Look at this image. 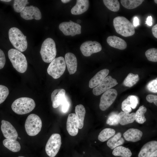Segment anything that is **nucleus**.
Wrapping results in <instances>:
<instances>
[{
  "instance_id": "1",
  "label": "nucleus",
  "mask_w": 157,
  "mask_h": 157,
  "mask_svg": "<svg viewBox=\"0 0 157 157\" xmlns=\"http://www.w3.org/2000/svg\"><path fill=\"white\" fill-rule=\"evenodd\" d=\"M113 24L116 32L124 37L130 36L135 33V28L133 24L124 17H115L113 19Z\"/></svg>"
},
{
  "instance_id": "2",
  "label": "nucleus",
  "mask_w": 157,
  "mask_h": 157,
  "mask_svg": "<svg viewBox=\"0 0 157 157\" xmlns=\"http://www.w3.org/2000/svg\"><path fill=\"white\" fill-rule=\"evenodd\" d=\"M8 36L11 43L17 50L22 52L26 49V37L19 29L15 27L11 28L8 31Z\"/></svg>"
},
{
  "instance_id": "3",
  "label": "nucleus",
  "mask_w": 157,
  "mask_h": 157,
  "mask_svg": "<svg viewBox=\"0 0 157 157\" xmlns=\"http://www.w3.org/2000/svg\"><path fill=\"white\" fill-rule=\"evenodd\" d=\"M35 103L32 99L22 97L16 99L12 103L11 108L13 111L18 115L28 113L35 108Z\"/></svg>"
},
{
  "instance_id": "4",
  "label": "nucleus",
  "mask_w": 157,
  "mask_h": 157,
  "mask_svg": "<svg viewBox=\"0 0 157 157\" xmlns=\"http://www.w3.org/2000/svg\"><path fill=\"white\" fill-rule=\"evenodd\" d=\"M8 55L13 67L17 71L22 73L26 71L27 62L23 54L17 49H11L8 51Z\"/></svg>"
},
{
  "instance_id": "5",
  "label": "nucleus",
  "mask_w": 157,
  "mask_h": 157,
  "mask_svg": "<svg viewBox=\"0 0 157 157\" xmlns=\"http://www.w3.org/2000/svg\"><path fill=\"white\" fill-rule=\"evenodd\" d=\"M40 53L43 60L45 63H51L56 55V44L51 38L46 39L42 43Z\"/></svg>"
},
{
  "instance_id": "6",
  "label": "nucleus",
  "mask_w": 157,
  "mask_h": 157,
  "mask_svg": "<svg viewBox=\"0 0 157 157\" xmlns=\"http://www.w3.org/2000/svg\"><path fill=\"white\" fill-rule=\"evenodd\" d=\"M42 126V122L40 117L35 114H31L26 119L25 128L28 135L34 136L40 132Z\"/></svg>"
},
{
  "instance_id": "7",
  "label": "nucleus",
  "mask_w": 157,
  "mask_h": 157,
  "mask_svg": "<svg viewBox=\"0 0 157 157\" xmlns=\"http://www.w3.org/2000/svg\"><path fill=\"white\" fill-rule=\"evenodd\" d=\"M66 66L65 59L63 57L55 58L49 65L47 72L53 78H58L64 72Z\"/></svg>"
},
{
  "instance_id": "8",
  "label": "nucleus",
  "mask_w": 157,
  "mask_h": 157,
  "mask_svg": "<svg viewBox=\"0 0 157 157\" xmlns=\"http://www.w3.org/2000/svg\"><path fill=\"white\" fill-rule=\"evenodd\" d=\"M60 135L57 133L51 135L48 140L46 146L45 151L50 157H54L58 153L61 144Z\"/></svg>"
},
{
  "instance_id": "9",
  "label": "nucleus",
  "mask_w": 157,
  "mask_h": 157,
  "mask_svg": "<svg viewBox=\"0 0 157 157\" xmlns=\"http://www.w3.org/2000/svg\"><path fill=\"white\" fill-rule=\"evenodd\" d=\"M117 95V90L114 89H110L104 92L100 99V109L104 111L108 108L114 102Z\"/></svg>"
},
{
  "instance_id": "10",
  "label": "nucleus",
  "mask_w": 157,
  "mask_h": 157,
  "mask_svg": "<svg viewBox=\"0 0 157 157\" xmlns=\"http://www.w3.org/2000/svg\"><path fill=\"white\" fill-rule=\"evenodd\" d=\"M60 30L65 35L73 36L81 33V26L70 20L69 22H63L59 25Z\"/></svg>"
},
{
  "instance_id": "11",
  "label": "nucleus",
  "mask_w": 157,
  "mask_h": 157,
  "mask_svg": "<svg viewBox=\"0 0 157 157\" xmlns=\"http://www.w3.org/2000/svg\"><path fill=\"white\" fill-rule=\"evenodd\" d=\"M118 84L115 79L110 76H108L100 84L93 88V93L95 95H99Z\"/></svg>"
},
{
  "instance_id": "12",
  "label": "nucleus",
  "mask_w": 157,
  "mask_h": 157,
  "mask_svg": "<svg viewBox=\"0 0 157 157\" xmlns=\"http://www.w3.org/2000/svg\"><path fill=\"white\" fill-rule=\"evenodd\" d=\"M80 49L84 56L88 57L100 51L102 47L100 44L96 41H87L81 44Z\"/></svg>"
},
{
  "instance_id": "13",
  "label": "nucleus",
  "mask_w": 157,
  "mask_h": 157,
  "mask_svg": "<svg viewBox=\"0 0 157 157\" xmlns=\"http://www.w3.org/2000/svg\"><path fill=\"white\" fill-rule=\"evenodd\" d=\"M21 17L27 20L35 19L37 20L40 19L42 15L39 9L37 7L33 6H26L20 12Z\"/></svg>"
},
{
  "instance_id": "14",
  "label": "nucleus",
  "mask_w": 157,
  "mask_h": 157,
  "mask_svg": "<svg viewBox=\"0 0 157 157\" xmlns=\"http://www.w3.org/2000/svg\"><path fill=\"white\" fill-rule=\"evenodd\" d=\"M1 122V129L4 136L7 139L16 140L18 134L14 127L8 121L2 120Z\"/></svg>"
},
{
  "instance_id": "15",
  "label": "nucleus",
  "mask_w": 157,
  "mask_h": 157,
  "mask_svg": "<svg viewBox=\"0 0 157 157\" xmlns=\"http://www.w3.org/2000/svg\"><path fill=\"white\" fill-rule=\"evenodd\" d=\"M67 131L70 135L75 136L78 132V124L76 115L72 113L69 115L67 121Z\"/></svg>"
},
{
  "instance_id": "16",
  "label": "nucleus",
  "mask_w": 157,
  "mask_h": 157,
  "mask_svg": "<svg viewBox=\"0 0 157 157\" xmlns=\"http://www.w3.org/2000/svg\"><path fill=\"white\" fill-rule=\"evenodd\" d=\"M139 103L138 97L134 95L129 96L124 100L122 104V109L123 112L129 113L132 111L131 108L135 109Z\"/></svg>"
},
{
  "instance_id": "17",
  "label": "nucleus",
  "mask_w": 157,
  "mask_h": 157,
  "mask_svg": "<svg viewBox=\"0 0 157 157\" xmlns=\"http://www.w3.org/2000/svg\"><path fill=\"white\" fill-rule=\"evenodd\" d=\"M157 149V141H151L145 144L142 147L138 157H149Z\"/></svg>"
},
{
  "instance_id": "18",
  "label": "nucleus",
  "mask_w": 157,
  "mask_h": 157,
  "mask_svg": "<svg viewBox=\"0 0 157 157\" xmlns=\"http://www.w3.org/2000/svg\"><path fill=\"white\" fill-rule=\"evenodd\" d=\"M65 60L69 74H74L76 71L77 66V60L75 56L72 53H67L65 55Z\"/></svg>"
},
{
  "instance_id": "19",
  "label": "nucleus",
  "mask_w": 157,
  "mask_h": 157,
  "mask_svg": "<svg viewBox=\"0 0 157 157\" xmlns=\"http://www.w3.org/2000/svg\"><path fill=\"white\" fill-rule=\"evenodd\" d=\"M109 70L107 69L98 72L90 81L89 87L94 88L100 84L107 77L109 73Z\"/></svg>"
},
{
  "instance_id": "20",
  "label": "nucleus",
  "mask_w": 157,
  "mask_h": 157,
  "mask_svg": "<svg viewBox=\"0 0 157 157\" xmlns=\"http://www.w3.org/2000/svg\"><path fill=\"white\" fill-rule=\"evenodd\" d=\"M65 91L63 89L55 90L52 93L51 98L52 106L54 108L58 107L65 97Z\"/></svg>"
},
{
  "instance_id": "21",
  "label": "nucleus",
  "mask_w": 157,
  "mask_h": 157,
  "mask_svg": "<svg viewBox=\"0 0 157 157\" xmlns=\"http://www.w3.org/2000/svg\"><path fill=\"white\" fill-rule=\"evenodd\" d=\"M142 134V132L140 130L131 128L125 132L123 136L127 141L134 142L140 140Z\"/></svg>"
},
{
  "instance_id": "22",
  "label": "nucleus",
  "mask_w": 157,
  "mask_h": 157,
  "mask_svg": "<svg viewBox=\"0 0 157 157\" xmlns=\"http://www.w3.org/2000/svg\"><path fill=\"white\" fill-rule=\"evenodd\" d=\"M107 42L110 46L120 50H124L127 44L124 40L116 36H110L107 39Z\"/></svg>"
},
{
  "instance_id": "23",
  "label": "nucleus",
  "mask_w": 157,
  "mask_h": 157,
  "mask_svg": "<svg viewBox=\"0 0 157 157\" xmlns=\"http://www.w3.org/2000/svg\"><path fill=\"white\" fill-rule=\"evenodd\" d=\"M89 6V0H77L76 5L71 10V13L74 15L81 14L87 10Z\"/></svg>"
},
{
  "instance_id": "24",
  "label": "nucleus",
  "mask_w": 157,
  "mask_h": 157,
  "mask_svg": "<svg viewBox=\"0 0 157 157\" xmlns=\"http://www.w3.org/2000/svg\"><path fill=\"white\" fill-rule=\"evenodd\" d=\"M134 113H131L121 112L118 114V122L122 125H124L133 122L135 120Z\"/></svg>"
},
{
  "instance_id": "25",
  "label": "nucleus",
  "mask_w": 157,
  "mask_h": 157,
  "mask_svg": "<svg viewBox=\"0 0 157 157\" xmlns=\"http://www.w3.org/2000/svg\"><path fill=\"white\" fill-rule=\"evenodd\" d=\"M75 112L78 128L81 129L84 125V121L85 114V108L82 104L78 105L75 107Z\"/></svg>"
},
{
  "instance_id": "26",
  "label": "nucleus",
  "mask_w": 157,
  "mask_h": 157,
  "mask_svg": "<svg viewBox=\"0 0 157 157\" xmlns=\"http://www.w3.org/2000/svg\"><path fill=\"white\" fill-rule=\"evenodd\" d=\"M124 142L123 138L122 137V134L119 132L109 139L107 142L108 147L111 149L122 144Z\"/></svg>"
},
{
  "instance_id": "27",
  "label": "nucleus",
  "mask_w": 157,
  "mask_h": 157,
  "mask_svg": "<svg viewBox=\"0 0 157 157\" xmlns=\"http://www.w3.org/2000/svg\"><path fill=\"white\" fill-rule=\"evenodd\" d=\"M3 143L5 147L13 152H18L20 150V143L16 140L5 139Z\"/></svg>"
},
{
  "instance_id": "28",
  "label": "nucleus",
  "mask_w": 157,
  "mask_h": 157,
  "mask_svg": "<svg viewBox=\"0 0 157 157\" xmlns=\"http://www.w3.org/2000/svg\"><path fill=\"white\" fill-rule=\"evenodd\" d=\"M113 154L115 156L131 157L132 155L131 151L128 148L122 146L117 147L114 149Z\"/></svg>"
},
{
  "instance_id": "29",
  "label": "nucleus",
  "mask_w": 157,
  "mask_h": 157,
  "mask_svg": "<svg viewBox=\"0 0 157 157\" xmlns=\"http://www.w3.org/2000/svg\"><path fill=\"white\" fill-rule=\"evenodd\" d=\"M115 133V131L114 129L110 128H106L100 132L98 138L100 141L104 142L114 135Z\"/></svg>"
},
{
  "instance_id": "30",
  "label": "nucleus",
  "mask_w": 157,
  "mask_h": 157,
  "mask_svg": "<svg viewBox=\"0 0 157 157\" xmlns=\"http://www.w3.org/2000/svg\"><path fill=\"white\" fill-rule=\"evenodd\" d=\"M147 108L143 105L140 107L135 114V120L138 123L142 124L146 120L144 114L147 112Z\"/></svg>"
},
{
  "instance_id": "31",
  "label": "nucleus",
  "mask_w": 157,
  "mask_h": 157,
  "mask_svg": "<svg viewBox=\"0 0 157 157\" xmlns=\"http://www.w3.org/2000/svg\"><path fill=\"white\" fill-rule=\"evenodd\" d=\"M139 79V78L138 74H134L130 73L125 78L123 83L125 86L131 87L135 84Z\"/></svg>"
},
{
  "instance_id": "32",
  "label": "nucleus",
  "mask_w": 157,
  "mask_h": 157,
  "mask_svg": "<svg viewBox=\"0 0 157 157\" xmlns=\"http://www.w3.org/2000/svg\"><path fill=\"white\" fill-rule=\"evenodd\" d=\"M144 1V0H121L122 5L128 9H133L140 5Z\"/></svg>"
},
{
  "instance_id": "33",
  "label": "nucleus",
  "mask_w": 157,
  "mask_h": 157,
  "mask_svg": "<svg viewBox=\"0 0 157 157\" xmlns=\"http://www.w3.org/2000/svg\"><path fill=\"white\" fill-rule=\"evenodd\" d=\"M105 5L109 10L113 12L118 11L120 8V4L117 0H103Z\"/></svg>"
},
{
  "instance_id": "34",
  "label": "nucleus",
  "mask_w": 157,
  "mask_h": 157,
  "mask_svg": "<svg viewBox=\"0 0 157 157\" xmlns=\"http://www.w3.org/2000/svg\"><path fill=\"white\" fill-rule=\"evenodd\" d=\"M29 3L27 0H15L13 7L15 11L20 13L27 4Z\"/></svg>"
},
{
  "instance_id": "35",
  "label": "nucleus",
  "mask_w": 157,
  "mask_h": 157,
  "mask_svg": "<svg viewBox=\"0 0 157 157\" xmlns=\"http://www.w3.org/2000/svg\"><path fill=\"white\" fill-rule=\"evenodd\" d=\"M145 55L147 59L153 62H157V49L152 48L146 51Z\"/></svg>"
},
{
  "instance_id": "36",
  "label": "nucleus",
  "mask_w": 157,
  "mask_h": 157,
  "mask_svg": "<svg viewBox=\"0 0 157 157\" xmlns=\"http://www.w3.org/2000/svg\"><path fill=\"white\" fill-rule=\"evenodd\" d=\"M118 114L116 112H113L108 116L106 123L110 126H115L119 124L118 120Z\"/></svg>"
},
{
  "instance_id": "37",
  "label": "nucleus",
  "mask_w": 157,
  "mask_h": 157,
  "mask_svg": "<svg viewBox=\"0 0 157 157\" xmlns=\"http://www.w3.org/2000/svg\"><path fill=\"white\" fill-rule=\"evenodd\" d=\"M9 91L6 86L0 85V104L3 102L8 95Z\"/></svg>"
},
{
  "instance_id": "38",
  "label": "nucleus",
  "mask_w": 157,
  "mask_h": 157,
  "mask_svg": "<svg viewBox=\"0 0 157 157\" xmlns=\"http://www.w3.org/2000/svg\"><path fill=\"white\" fill-rule=\"evenodd\" d=\"M147 88L149 91L154 93L157 92V78L150 81L147 85Z\"/></svg>"
},
{
  "instance_id": "39",
  "label": "nucleus",
  "mask_w": 157,
  "mask_h": 157,
  "mask_svg": "<svg viewBox=\"0 0 157 157\" xmlns=\"http://www.w3.org/2000/svg\"><path fill=\"white\" fill-rule=\"evenodd\" d=\"M60 105H61L62 111L64 113L67 112L69 108L70 104L66 97L62 102Z\"/></svg>"
},
{
  "instance_id": "40",
  "label": "nucleus",
  "mask_w": 157,
  "mask_h": 157,
  "mask_svg": "<svg viewBox=\"0 0 157 157\" xmlns=\"http://www.w3.org/2000/svg\"><path fill=\"white\" fill-rule=\"evenodd\" d=\"M6 58L3 51L0 49V69L3 68L5 64Z\"/></svg>"
},
{
  "instance_id": "41",
  "label": "nucleus",
  "mask_w": 157,
  "mask_h": 157,
  "mask_svg": "<svg viewBox=\"0 0 157 157\" xmlns=\"http://www.w3.org/2000/svg\"><path fill=\"white\" fill-rule=\"evenodd\" d=\"M147 101L150 103L154 102V104L157 106V96L152 94L148 95L146 97Z\"/></svg>"
},
{
  "instance_id": "42",
  "label": "nucleus",
  "mask_w": 157,
  "mask_h": 157,
  "mask_svg": "<svg viewBox=\"0 0 157 157\" xmlns=\"http://www.w3.org/2000/svg\"><path fill=\"white\" fill-rule=\"evenodd\" d=\"M152 32L154 36L157 38V24L154 25L152 28Z\"/></svg>"
},
{
  "instance_id": "43",
  "label": "nucleus",
  "mask_w": 157,
  "mask_h": 157,
  "mask_svg": "<svg viewBox=\"0 0 157 157\" xmlns=\"http://www.w3.org/2000/svg\"><path fill=\"white\" fill-rule=\"evenodd\" d=\"M152 20L151 17V16H148L147 18L146 23L148 25L151 26L152 25Z\"/></svg>"
},
{
  "instance_id": "44",
  "label": "nucleus",
  "mask_w": 157,
  "mask_h": 157,
  "mask_svg": "<svg viewBox=\"0 0 157 157\" xmlns=\"http://www.w3.org/2000/svg\"><path fill=\"white\" fill-rule=\"evenodd\" d=\"M139 25V19L137 17H135L133 19V25L135 26H137Z\"/></svg>"
},
{
  "instance_id": "45",
  "label": "nucleus",
  "mask_w": 157,
  "mask_h": 157,
  "mask_svg": "<svg viewBox=\"0 0 157 157\" xmlns=\"http://www.w3.org/2000/svg\"><path fill=\"white\" fill-rule=\"evenodd\" d=\"M149 157H157V150L154 151Z\"/></svg>"
},
{
  "instance_id": "46",
  "label": "nucleus",
  "mask_w": 157,
  "mask_h": 157,
  "mask_svg": "<svg viewBox=\"0 0 157 157\" xmlns=\"http://www.w3.org/2000/svg\"><path fill=\"white\" fill-rule=\"evenodd\" d=\"M69 0H61V1L62 2L64 3H66L70 1Z\"/></svg>"
},
{
  "instance_id": "47",
  "label": "nucleus",
  "mask_w": 157,
  "mask_h": 157,
  "mask_svg": "<svg viewBox=\"0 0 157 157\" xmlns=\"http://www.w3.org/2000/svg\"><path fill=\"white\" fill-rule=\"evenodd\" d=\"M0 1H1L6 2H10L11 1V0H1Z\"/></svg>"
},
{
  "instance_id": "48",
  "label": "nucleus",
  "mask_w": 157,
  "mask_h": 157,
  "mask_svg": "<svg viewBox=\"0 0 157 157\" xmlns=\"http://www.w3.org/2000/svg\"><path fill=\"white\" fill-rule=\"evenodd\" d=\"M76 22L77 23V24H80L81 23V21L80 19H78L76 21Z\"/></svg>"
},
{
  "instance_id": "49",
  "label": "nucleus",
  "mask_w": 157,
  "mask_h": 157,
  "mask_svg": "<svg viewBox=\"0 0 157 157\" xmlns=\"http://www.w3.org/2000/svg\"><path fill=\"white\" fill-rule=\"evenodd\" d=\"M154 1L157 4V0H154Z\"/></svg>"
},
{
  "instance_id": "50",
  "label": "nucleus",
  "mask_w": 157,
  "mask_h": 157,
  "mask_svg": "<svg viewBox=\"0 0 157 157\" xmlns=\"http://www.w3.org/2000/svg\"><path fill=\"white\" fill-rule=\"evenodd\" d=\"M18 157H24L23 156H19Z\"/></svg>"
},
{
  "instance_id": "51",
  "label": "nucleus",
  "mask_w": 157,
  "mask_h": 157,
  "mask_svg": "<svg viewBox=\"0 0 157 157\" xmlns=\"http://www.w3.org/2000/svg\"><path fill=\"white\" fill-rule=\"evenodd\" d=\"M18 138L19 139H20L21 138H19V137H18Z\"/></svg>"
}]
</instances>
